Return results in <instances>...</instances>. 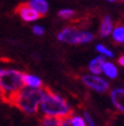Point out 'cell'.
<instances>
[{
    "instance_id": "cell-1",
    "label": "cell",
    "mask_w": 124,
    "mask_h": 126,
    "mask_svg": "<svg viewBox=\"0 0 124 126\" xmlns=\"http://www.w3.org/2000/svg\"><path fill=\"white\" fill-rule=\"evenodd\" d=\"M39 111L42 116L66 118L72 115V108L63 96L50 90H45V93L39 106Z\"/></svg>"
},
{
    "instance_id": "cell-16",
    "label": "cell",
    "mask_w": 124,
    "mask_h": 126,
    "mask_svg": "<svg viewBox=\"0 0 124 126\" xmlns=\"http://www.w3.org/2000/svg\"><path fill=\"white\" fill-rule=\"evenodd\" d=\"M96 50H97L100 55H102V56H108V57H113V56H114L113 52H112L111 49H108L106 46L101 45V44L96 45Z\"/></svg>"
},
{
    "instance_id": "cell-8",
    "label": "cell",
    "mask_w": 124,
    "mask_h": 126,
    "mask_svg": "<svg viewBox=\"0 0 124 126\" xmlns=\"http://www.w3.org/2000/svg\"><path fill=\"white\" fill-rule=\"evenodd\" d=\"M106 62V59L102 55H98V56L93 57L90 62H89V71L92 73V75H97V76H100L102 73V65L104 63Z\"/></svg>"
},
{
    "instance_id": "cell-21",
    "label": "cell",
    "mask_w": 124,
    "mask_h": 126,
    "mask_svg": "<svg viewBox=\"0 0 124 126\" xmlns=\"http://www.w3.org/2000/svg\"><path fill=\"white\" fill-rule=\"evenodd\" d=\"M118 63H120V64H121L122 66H124V55L118 59Z\"/></svg>"
},
{
    "instance_id": "cell-3",
    "label": "cell",
    "mask_w": 124,
    "mask_h": 126,
    "mask_svg": "<svg viewBox=\"0 0 124 126\" xmlns=\"http://www.w3.org/2000/svg\"><path fill=\"white\" fill-rule=\"evenodd\" d=\"M24 73L15 69L5 70L0 76V99L10 102L24 86Z\"/></svg>"
},
{
    "instance_id": "cell-23",
    "label": "cell",
    "mask_w": 124,
    "mask_h": 126,
    "mask_svg": "<svg viewBox=\"0 0 124 126\" xmlns=\"http://www.w3.org/2000/svg\"><path fill=\"white\" fill-rule=\"evenodd\" d=\"M108 1H115V0H108Z\"/></svg>"
},
{
    "instance_id": "cell-12",
    "label": "cell",
    "mask_w": 124,
    "mask_h": 126,
    "mask_svg": "<svg viewBox=\"0 0 124 126\" xmlns=\"http://www.w3.org/2000/svg\"><path fill=\"white\" fill-rule=\"evenodd\" d=\"M102 73H104L107 78H109V79H114V78L117 77L118 70L115 64L106 61V62L104 63V65H102Z\"/></svg>"
},
{
    "instance_id": "cell-4",
    "label": "cell",
    "mask_w": 124,
    "mask_h": 126,
    "mask_svg": "<svg viewBox=\"0 0 124 126\" xmlns=\"http://www.w3.org/2000/svg\"><path fill=\"white\" fill-rule=\"evenodd\" d=\"M57 39L60 43L68 45H80L91 43L93 40V34L89 31L79 30L74 27H66L58 32Z\"/></svg>"
},
{
    "instance_id": "cell-13",
    "label": "cell",
    "mask_w": 124,
    "mask_h": 126,
    "mask_svg": "<svg viewBox=\"0 0 124 126\" xmlns=\"http://www.w3.org/2000/svg\"><path fill=\"white\" fill-rule=\"evenodd\" d=\"M112 38L114 40L115 43L117 44H123L124 43V25L122 24H118L116 27L113 28L111 33Z\"/></svg>"
},
{
    "instance_id": "cell-22",
    "label": "cell",
    "mask_w": 124,
    "mask_h": 126,
    "mask_svg": "<svg viewBox=\"0 0 124 126\" xmlns=\"http://www.w3.org/2000/svg\"><path fill=\"white\" fill-rule=\"evenodd\" d=\"M3 71H5V69H2V68H0V76L3 73Z\"/></svg>"
},
{
    "instance_id": "cell-18",
    "label": "cell",
    "mask_w": 124,
    "mask_h": 126,
    "mask_svg": "<svg viewBox=\"0 0 124 126\" xmlns=\"http://www.w3.org/2000/svg\"><path fill=\"white\" fill-rule=\"evenodd\" d=\"M83 118H84V120H85V126H97L95 123V120H93V118H92V116L88 111H84V112H83Z\"/></svg>"
},
{
    "instance_id": "cell-14",
    "label": "cell",
    "mask_w": 124,
    "mask_h": 126,
    "mask_svg": "<svg viewBox=\"0 0 124 126\" xmlns=\"http://www.w3.org/2000/svg\"><path fill=\"white\" fill-rule=\"evenodd\" d=\"M62 119L63 118H57V117L42 116L40 119V126H59Z\"/></svg>"
},
{
    "instance_id": "cell-17",
    "label": "cell",
    "mask_w": 124,
    "mask_h": 126,
    "mask_svg": "<svg viewBox=\"0 0 124 126\" xmlns=\"http://www.w3.org/2000/svg\"><path fill=\"white\" fill-rule=\"evenodd\" d=\"M74 15H75V12L73 9H69V8H64V9L58 12V16L64 18V20H69V18H72Z\"/></svg>"
},
{
    "instance_id": "cell-20",
    "label": "cell",
    "mask_w": 124,
    "mask_h": 126,
    "mask_svg": "<svg viewBox=\"0 0 124 126\" xmlns=\"http://www.w3.org/2000/svg\"><path fill=\"white\" fill-rule=\"evenodd\" d=\"M59 126H72V124H71V120H69V116L66 117V118H63L62 119V123H60V125Z\"/></svg>"
},
{
    "instance_id": "cell-15",
    "label": "cell",
    "mask_w": 124,
    "mask_h": 126,
    "mask_svg": "<svg viewBox=\"0 0 124 126\" xmlns=\"http://www.w3.org/2000/svg\"><path fill=\"white\" fill-rule=\"evenodd\" d=\"M69 120H71V124L72 126H85V120L83 118V116H80V115H71L69 116Z\"/></svg>"
},
{
    "instance_id": "cell-7",
    "label": "cell",
    "mask_w": 124,
    "mask_h": 126,
    "mask_svg": "<svg viewBox=\"0 0 124 126\" xmlns=\"http://www.w3.org/2000/svg\"><path fill=\"white\" fill-rule=\"evenodd\" d=\"M111 100L118 111L124 112V88H114L111 92Z\"/></svg>"
},
{
    "instance_id": "cell-2",
    "label": "cell",
    "mask_w": 124,
    "mask_h": 126,
    "mask_svg": "<svg viewBox=\"0 0 124 126\" xmlns=\"http://www.w3.org/2000/svg\"><path fill=\"white\" fill-rule=\"evenodd\" d=\"M45 93V88H30L23 86L18 91V93L14 96L10 104L26 113V115H35L39 112V106Z\"/></svg>"
},
{
    "instance_id": "cell-5",
    "label": "cell",
    "mask_w": 124,
    "mask_h": 126,
    "mask_svg": "<svg viewBox=\"0 0 124 126\" xmlns=\"http://www.w3.org/2000/svg\"><path fill=\"white\" fill-rule=\"evenodd\" d=\"M81 80L88 88L95 91L97 93H105L109 88V84L107 80L100 76H97V75H92V73L83 75L81 77Z\"/></svg>"
},
{
    "instance_id": "cell-10",
    "label": "cell",
    "mask_w": 124,
    "mask_h": 126,
    "mask_svg": "<svg viewBox=\"0 0 124 126\" xmlns=\"http://www.w3.org/2000/svg\"><path fill=\"white\" fill-rule=\"evenodd\" d=\"M114 28V24H113V21H112L111 16H105L102 18L100 23V28H99V34L101 37H107L112 33V30Z\"/></svg>"
},
{
    "instance_id": "cell-19",
    "label": "cell",
    "mask_w": 124,
    "mask_h": 126,
    "mask_svg": "<svg viewBox=\"0 0 124 126\" xmlns=\"http://www.w3.org/2000/svg\"><path fill=\"white\" fill-rule=\"evenodd\" d=\"M32 31L35 36H42L43 33H45V29H43L42 25H34L32 28Z\"/></svg>"
},
{
    "instance_id": "cell-6",
    "label": "cell",
    "mask_w": 124,
    "mask_h": 126,
    "mask_svg": "<svg viewBox=\"0 0 124 126\" xmlns=\"http://www.w3.org/2000/svg\"><path fill=\"white\" fill-rule=\"evenodd\" d=\"M16 13L20 15V17L25 22H34L38 18H40V14L36 12L34 8L27 3H21L20 6L17 7Z\"/></svg>"
},
{
    "instance_id": "cell-24",
    "label": "cell",
    "mask_w": 124,
    "mask_h": 126,
    "mask_svg": "<svg viewBox=\"0 0 124 126\" xmlns=\"http://www.w3.org/2000/svg\"><path fill=\"white\" fill-rule=\"evenodd\" d=\"M123 1H124V0H123Z\"/></svg>"
},
{
    "instance_id": "cell-9",
    "label": "cell",
    "mask_w": 124,
    "mask_h": 126,
    "mask_svg": "<svg viewBox=\"0 0 124 126\" xmlns=\"http://www.w3.org/2000/svg\"><path fill=\"white\" fill-rule=\"evenodd\" d=\"M24 86L30 87V88H42L43 83L41 78H39L38 76L31 75V73H24Z\"/></svg>"
},
{
    "instance_id": "cell-11",
    "label": "cell",
    "mask_w": 124,
    "mask_h": 126,
    "mask_svg": "<svg viewBox=\"0 0 124 126\" xmlns=\"http://www.w3.org/2000/svg\"><path fill=\"white\" fill-rule=\"evenodd\" d=\"M29 5L40 14V16L46 15L48 13V9H49V5L46 0H30Z\"/></svg>"
}]
</instances>
